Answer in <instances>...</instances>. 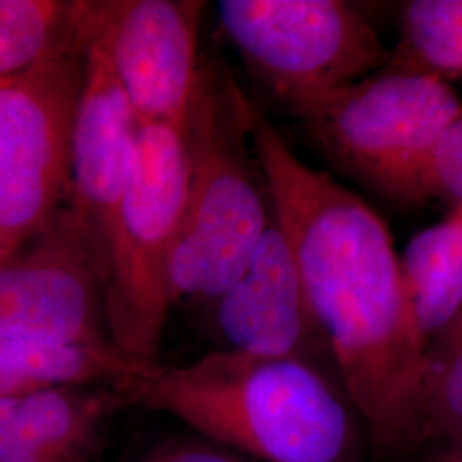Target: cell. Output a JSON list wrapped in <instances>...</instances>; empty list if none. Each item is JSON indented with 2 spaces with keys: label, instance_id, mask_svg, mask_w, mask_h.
<instances>
[{
  "label": "cell",
  "instance_id": "cell-1",
  "mask_svg": "<svg viewBox=\"0 0 462 462\" xmlns=\"http://www.w3.org/2000/svg\"><path fill=\"white\" fill-rule=\"evenodd\" d=\"M252 146L336 379L377 462L421 448L427 341L418 328L391 231L360 196L303 163L254 103Z\"/></svg>",
  "mask_w": 462,
  "mask_h": 462
},
{
  "label": "cell",
  "instance_id": "cell-2",
  "mask_svg": "<svg viewBox=\"0 0 462 462\" xmlns=\"http://www.w3.org/2000/svg\"><path fill=\"white\" fill-rule=\"evenodd\" d=\"M261 462H362L365 430L339 382L300 358L215 351L152 365L125 389Z\"/></svg>",
  "mask_w": 462,
  "mask_h": 462
},
{
  "label": "cell",
  "instance_id": "cell-3",
  "mask_svg": "<svg viewBox=\"0 0 462 462\" xmlns=\"http://www.w3.org/2000/svg\"><path fill=\"white\" fill-rule=\"evenodd\" d=\"M252 108L230 69L202 57L182 124L189 173L168 267L171 305L223 295L273 217L252 146Z\"/></svg>",
  "mask_w": 462,
  "mask_h": 462
},
{
  "label": "cell",
  "instance_id": "cell-4",
  "mask_svg": "<svg viewBox=\"0 0 462 462\" xmlns=\"http://www.w3.org/2000/svg\"><path fill=\"white\" fill-rule=\"evenodd\" d=\"M462 114L448 83L382 67L336 91L300 120L330 168L401 204L427 202L430 154Z\"/></svg>",
  "mask_w": 462,
  "mask_h": 462
},
{
  "label": "cell",
  "instance_id": "cell-5",
  "mask_svg": "<svg viewBox=\"0 0 462 462\" xmlns=\"http://www.w3.org/2000/svg\"><path fill=\"white\" fill-rule=\"evenodd\" d=\"M187 173L182 124H137L103 281L110 343L137 362L151 364L171 309L168 267L182 223Z\"/></svg>",
  "mask_w": 462,
  "mask_h": 462
},
{
  "label": "cell",
  "instance_id": "cell-6",
  "mask_svg": "<svg viewBox=\"0 0 462 462\" xmlns=\"http://www.w3.org/2000/svg\"><path fill=\"white\" fill-rule=\"evenodd\" d=\"M216 13L252 78L297 120L389 60L374 26L346 2L219 0Z\"/></svg>",
  "mask_w": 462,
  "mask_h": 462
},
{
  "label": "cell",
  "instance_id": "cell-7",
  "mask_svg": "<svg viewBox=\"0 0 462 462\" xmlns=\"http://www.w3.org/2000/svg\"><path fill=\"white\" fill-rule=\"evenodd\" d=\"M84 43L0 83V259L28 242L69 198L70 129Z\"/></svg>",
  "mask_w": 462,
  "mask_h": 462
},
{
  "label": "cell",
  "instance_id": "cell-8",
  "mask_svg": "<svg viewBox=\"0 0 462 462\" xmlns=\"http://www.w3.org/2000/svg\"><path fill=\"white\" fill-rule=\"evenodd\" d=\"M103 281L98 250L64 204L43 230L0 259V336L114 346L103 314Z\"/></svg>",
  "mask_w": 462,
  "mask_h": 462
},
{
  "label": "cell",
  "instance_id": "cell-9",
  "mask_svg": "<svg viewBox=\"0 0 462 462\" xmlns=\"http://www.w3.org/2000/svg\"><path fill=\"white\" fill-rule=\"evenodd\" d=\"M198 0H81V34L95 43L137 124H183L198 81Z\"/></svg>",
  "mask_w": 462,
  "mask_h": 462
},
{
  "label": "cell",
  "instance_id": "cell-10",
  "mask_svg": "<svg viewBox=\"0 0 462 462\" xmlns=\"http://www.w3.org/2000/svg\"><path fill=\"white\" fill-rule=\"evenodd\" d=\"M213 305L223 351L315 365V351L329 356L274 215L242 274Z\"/></svg>",
  "mask_w": 462,
  "mask_h": 462
},
{
  "label": "cell",
  "instance_id": "cell-11",
  "mask_svg": "<svg viewBox=\"0 0 462 462\" xmlns=\"http://www.w3.org/2000/svg\"><path fill=\"white\" fill-rule=\"evenodd\" d=\"M137 120L101 50L84 42V79L70 129L67 206L98 250L108 235L133 165Z\"/></svg>",
  "mask_w": 462,
  "mask_h": 462
},
{
  "label": "cell",
  "instance_id": "cell-12",
  "mask_svg": "<svg viewBox=\"0 0 462 462\" xmlns=\"http://www.w3.org/2000/svg\"><path fill=\"white\" fill-rule=\"evenodd\" d=\"M114 346L49 345L0 336V397L95 382L131 385L152 366Z\"/></svg>",
  "mask_w": 462,
  "mask_h": 462
},
{
  "label": "cell",
  "instance_id": "cell-13",
  "mask_svg": "<svg viewBox=\"0 0 462 462\" xmlns=\"http://www.w3.org/2000/svg\"><path fill=\"white\" fill-rule=\"evenodd\" d=\"M399 265L429 346L462 310V211L416 233Z\"/></svg>",
  "mask_w": 462,
  "mask_h": 462
},
{
  "label": "cell",
  "instance_id": "cell-14",
  "mask_svg": "<svg viewBox=\"0 0 462 462\" xmlns=\"http://www.w3.org/2000/svg\"><path fill=\"white\" fill-rule=\"evenodd\" d=\"M81 45V0H0V83Z\"/></svg>",
  "mask_w": 462,
  "mask_h": 462
},
{
  "label": "cell",
  "instance_id": "cell-15",
  "mask_svg": "<svg viewBox=\"0 0 462 462\" xmlns=\"http://www.w3.org/2000/svg\"><path fill=\"white\" fill-rule=\"evenodd\" d=\"M385 67L448 83L462 76V0H411L402 7L401 38Z\"/></svg>",
  "mask_w": 462,
  "mask_h": 462
},
{
  "label": "cell",
  "instance_id": "cell-16",
  "mask_svg": "<svg viewBox=\"0 0 462 462\" xmlns=\"http://www.w3.org/2000/svg\"><path fill=\"white\" fill-rule=\"evenodd\" d=\"M459 430H462V310L427 346L420 401L421 448Z\"/></svg>",
  "mask_w": 462,
  "mask_h": 462
},
{
  "label": "cell",
  "instance_id": "cell-17",
  "mask_svg": "<svg viewBox=\"0 0 462 462\" xmlns=\"http://www.w3.org/2000/svg\"><path fill=\"white\" fill-rule=\"evenodd\" d=\"M425 187L429 199L450 202L452 209L462 211V114L457 116L430 154Z\"/></svg>",
  "mask_w": 462,
  "mask_h": 462
},
{
  "label": "cell",
  "instance_id": "cell-18",
  "mask_svg": "<svg viewBox=\"0 0 462 462\" xmlns=\"http://www.w3.org/2000/svg\"><path fill=\"white\" fill-rule=\"evenodd\" d=\"M49 461L23 420L17 396L0 397V462Z\"/></svg>",
  "mask_w": 462,
  "mask_h": 462
},
{
  "label": "cell",
  "instance_id": "cell-19",
  "mask_svg": "<svg viewBox=\"0 0 462 462\" xmlns=\"http://www.w3.org/2000/svg\"><path fill=\"white\" fill-rule=\"evenodd\" d=\"M413 462H462V430L423 447Z\"/></svg>",
  "mask_w": 462,
  "mask_h": 462
},
{
  "label": "cell",
  "instance_id": "cell-20",
  "mask_svg": "<svg viewBox=\"0 0 462 462\" xmlns=\"http://www.w3.org/2000/svg\"><path fill=\"white\" fill-rule=\"evenodd\" d=\"M166 462H238L233 461L225 454H217V452H183L175 457H171Z\"/></svg>",
  "mask_w": 462,
  "mask_h": 462
}]
</instances>
